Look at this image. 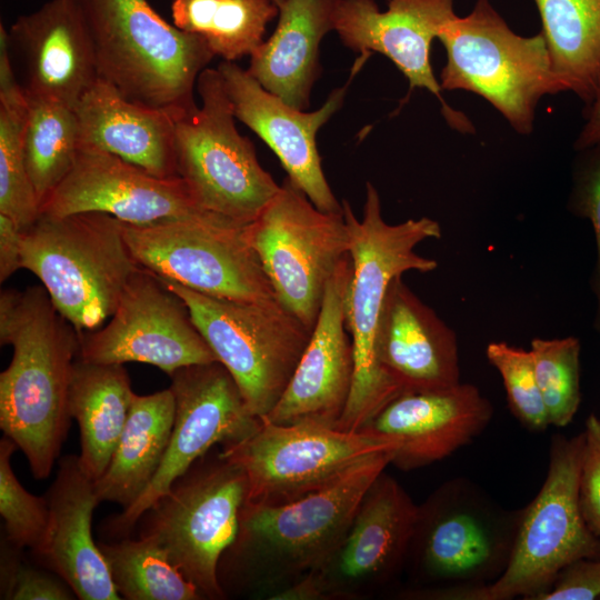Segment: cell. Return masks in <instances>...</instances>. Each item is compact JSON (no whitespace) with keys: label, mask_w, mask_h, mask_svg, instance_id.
Returning a JSON list of instances; mask_svg holds the SVG:
<instances>
[{"label":"cell","mask_w":600,"mask_h":600,"mask_svg":"<svg viewBox=\"0 0 600 600\" xmlns=\"http://www.w3.org/2000/svg\"><path fill=\"white\" fill-rule=\"evenodd\" d=\"M217 69L236 119L273 151L288 179L321 211L342 212L321 167L317 133L341 108L348 84L334 89L319 109L306 112L266 90L236 62L222 60Z\"/></svg>","instance_id":"cell-20"},{"label":"cell","mask_w":600,"mask_h":600,"mask_svg":"<svg viewBox=\"0 0 600 600\" xmlns=\"http://www.w3.org/2000/svg\"><path fill=\"white\" fill-rule=\"evenodd\" d=\"M350 254L331 276L308 344L281 398L264 416L277 424L312 422L337 428L350 396L354 357L346 326Z\"/></svg>","instance_id":"cell-21"},{"label":"cell","mask_w":600,"mask_h":600,"mask_svg":"<svg viewBox=\"0 0 600 600\" xmlns=\"http://www.w3.org/2000/svg\"><path fill=\"white\" fill-rule=\"evenodd\" d=\"M418 506L384 471L364 493L332 554L272 600H361L392 583L406 568Z\"/></svg>","instance_id":"cell-15"},{"label":"cell","mask_w":600,"mask_h":600,"mask_svg":"<svg viewBox=\"0 0 600 600\" xmlns=\"http://www.w3.org/2000/svg\"><path fill=\"white\" fill-rule=\"evenodd\" d=\"M454 16L453 0H388L386 11L373 0H336L332 19L346 47L363 57L386 56L408 79V96L414 88L427 89L439 100L450 128L473 133L469 118L443 99L430 62L431 42Z\"/></svg>","instance_id":"cell-19"},{"label":"cell","mask_w":600,"mask_h":600,"mask_svg":"<svg viewBox=\"0 0 600 600\" xmlns=\"http://www.w3.org/2000/svg\"><path fill=\"white\" fill-rule=\"evenodd\" d=\"M580 340L534 338L530 351L537 382L543 399L549 424L567 427L581 402Z\"/></svg>","instance_id":"cell-35"},{"label":"cell","mask_w":600,"mask_h":600,"mask_svg":"<svg viewBox=\"0 0 600 600\" xmlns=\"http://www.w3.org/2000/svg\"><path fill=\"white\" fill-rule=\"evenodd\" d=\"M23 129L27 168L40 208L69 173L80 149L74 109L54 99L28 98Z\"/></svg>","instance_id":"cell-33"},{"label":"cell","mask_w":600,"mask_h":600,"mask_svg":"<svg viewBox=\"0 0 600 600\" xmlns=\"http://www.w3.org/2000/svg\"><path fill=\"white\" fill-rule=\"evenodd\" d=\"M378 366L403 392L460 383L454 331L403 282L388 287L374 341Z\"/></svg>","instance_id":"cell-24"},{"label":"cell","mask_w":600,"mask_h":600,"mask_svg":"<svg viewBox=\"0 0 600 600\" xmlns=\"http://www.w3.org/2000/svg\"><path fill=\"white\" fill-rule=\"evenodd\" d=\"M73 109L80 147L108 152L161 178L178 177L172 116L126 99L101 78Z\"/></svg>","instance_id":"cell-26"},{"label":"cell","mask_w":600,"mask_h":600,"mask_svg":"<svg viewBox=\"0 0 600 600\" xmlns=\"http://www.w3.org/2000/svg\"><path fill=\"white\" fill-rule=\"evenodd\" d=\"M133 396L123 364L74 361L68 406L80 428V464L94 481L110 463Z\"/></svg>","instance_id":"cell-29"},{"label":"cell","mask_w":600,"mask_h":600,"mask_svg":"<svg viewBox=\"0 0 600 600\" xmlns=\"http://www.w3.org/2000/svg\"><path fill=\"white\" fill-rule=\"evenodd\" d=\"M16 77L28 98L74 107L99 78L78 0H50L7 30Z\"/></svg>","instance_id":"cell-22"},{"label":"cell","mask_w":600,"mask_h":600,"mask_svg":"<svg viewBox=\"0 0 600 600\" xmlns=\"http://www.w3.org/2000/svg\"><path fill=\"white\" fill-rule=\"evenodd\" d=\"M581 151L584 153L574 168L569 209L589 219L594 231L597 260L591 288L597 300L593 328L600 334V143Z\"/></svg>","instance_id":"cell-38"},{"label":"cell","mask_w":600,"mask_h":600,"mask_svg":"<svg viewBox=\"0 0 600 600\" xmlns=\"http://www.w3.org/2000/svg\"><path fill=\"white\" fill-rule=\"evenodd\" d=\"M438 39L447 52L441 90L482 97L521 134L532 132L539 100L564 91L552 72L542 33H514L488 0H478L466 17L451 18Z\"/></svg>","instance_id":"cell-7"},{"label":"cell","mask_w":600,"mask_h":600,"mask_svg":"<svg viewBox=\"0 0 600 600\" xmlns=\"http://www.w3.org/2000/svg\"><path fill=\"white\" fill-rule=\"evenodd\" d=\"M271 0H173V24L203 39L223 61L250 56L263 41L268 23L278 16Z\"/></svg>","instance_id":"cell-31"},{"label":"cell","mask_w":600,"mask_h":600,"mask_svg":"<svg viewBox=\"0 0 600 600\" xmlns=\"http://www.w3.org/2000/svg\"><path fill=\"white\" fill-rule=\"evenodd\" d=\"M49 529L37 556L63 579L80 600H119L106 559L93 540V511L101 502L96 481L80 464L79 456L59 461L48 491Z\"/></svg>","instance_id":"cell-25"},{"label":"cell","mask_w":600,"mask_h":600,"mask_svg":"<svg viewBox=\"0 0 600 600\" xmlns=\"http://www.w3.org/2000/svg\"><path fill=\"white\" fill-rule=\"evenodd\" d=\"M158 278L186 302L198 330L234 379L249 410L259 418L267 416L292 378L312 330L277 299L227 300Z\"/></svg>","instance_id":"cell-9"},{"label":"cell","mask_w":600,"mask_h":600,"mask_svg":"<svg viewBox=\"0 0 600 600\" xmlns=\"http://www.w3.org/2000/svg\"><path fill=\"white\" fill-rule=\"evenodd\" d=\"M521 509L506 510L474 482L450 479L421 504L406 568L413 588L478 587L507 569Z\"/></svg>","instance_id":"cell-6"},{"label":"cell","mask_w":600,"mask_h":600,"mask_svg":"<svg viewBox=\"0 0 600 600\" xmlns=\"http://www.w3.org/2000/svg\"><path fill=\"white\" fill-rule=\"evenodd\" d=\"M486 356L502 378L513 416L529 430H546L550 424L531 351L498 341L487 346Z\"/></svg>","instance_id":"cell-37"},{"label":"cell","mask_w":600,"mask_h":600,"mask_svg":"<svg viewBox=\"0 0 600 600\" xmlns=\"http://www.w3.org/2000/svg\"><path fill=\"white\" fill-rule=\"evenodd\" d=\"M98 77L126 99L172 116L197 103L199 74L214 54L203 39L161 18L147 0H78Z\"/></svg>","instance_id":"cell-4"},{"label":"cell","mask_w":600,"mask_h":600,"mask_svg":"<svg viewBox=\"0 0 600 600\" xmlns=\"http://www.w3.org/2000/svg\"><path fill=\"white\" fill-rule=\"evenodd\" d=\"M110 321L80 334L78 358L96 363L141 362L169 376L218 361L186 302L140 267L127 282Z\"/></svg>","instance_id":"cell-17"},{"label":"cell","mask_w":600,"mask_h":600,"mask_svg":"<svg viewBox=\"0 0 600 600\" xmlns=\"http://www.w3.org/2000/svg\"><path fill=\"white\" fill-rule=\"evenodd\" d=\"M140 267L124 240L122 221L108 213L40 214L23 230L21 268L41 281L56 309L80 334L98 330L112 316Z\"/></svg>","instance_id":"cell-5"},{"label":"cell","mask_w":600,"mask_h":600,"mask_svg":"<svg viewBox=\"0 0 600 600\" xmlns=\"http://www.w3.org/2000/svg\"><path fill=\"white\" fill-rule=\"evenodd\" d=\"M583 446V432L551 438L544 482L521 509L507 569L483 587L481 600H539L568 564L600 558V538L588 528L579 502Z\"/></svg>","instance_id":"cell-10"},{"label":"cell","mask_w":600,"mask_h":600,"mask_svg":"<svg viewBox=\"0 0 600 600\" xmlns=\"http://www.w3.org/2000/svg\"><path fill=\"white\" fill-rule=\"evenodd\" d=\"M17 444L7 436L0 440V513L4 521L6 541L18 549L29 548L38 556L49 529L47 498L27 491L11 467Z\"/></svg>","instance_id":"cell-36"},{"label":"cell","mask_w":600,"mask_h":600,"mask_svg":"<svg viewBox=\"0 0 600 600\" xmlns=\"http://www.w3.org/2000/svg\"><path fill=\"white\" fill-rule=\"evenodd\" d=\"M600 599V558H582L568 564L539 600Z\"/></svg>","instance_id":"cell-41"},{"label":"cell","mask_w":600,"mask_h":600,"mask_svg":"<svg viewBox=\"0 0 600 600\" xmlns=\"http://www.w3.org/2000/svg\"><path fill=\"white\" fill-rule=\"evenodd\" d=\"M23 230L8 216L0 213V282L21 268Z\"/></svg>","instance_id":"cell-42"},{"label":"cell","mask_w":600,"mask_h":600,"mask_svg":"<svg viewBox=\"0 0 600 600\" xmlns=\"http://www.w3.org/2000/svg\"><path fill=\"white\" fill-rule=\"evenodd\" d=\"M246 228L221 217L146 226L122 222L132 257L158 277L227 300L276 299Z\"/></svg>","instance_id":"cell-14"},{"label":"cell","mask_w":600,"mask_h":600,"mask_svg":"<svg viewBox=\"0 0 600 600\" xmlns=\"http://www.w3.org/2000/svg\"><path fill=\"white\" fill-rule=\"evenodd\" d=\"M196 90L201 106L174 119V163L198 204L239 226L253 222L279 192L258 161L236 117L217 68L207 67Z\"/></svg>","instance_id":"cell-8"},{"label":"cell","mask_w":600,"mask_h":600,"mask_svg":"<svg viewBox=\"0 0 600 600\" xmlns=\"http://www.w3.org/2000/svg\"><path fill=\"white\" fill-rule=\"evenodd\" d=\"M491 402L470 383L442 390L403 392L361 431L400 440L391 464L411 471L469 444L489 424Z\"/></svg>","instance_id":"cell-23"},{"label":"cell","mask_w":600,"mask_h":600,"mask_svg":"<svg viewBox=\"0 0 600 600\" xmlns=\"http://www.w3.org/2000/svg\"><path fill=\"white\" fill-rule=\"evenodd\" d=\"M27 97L16 77L8 46L0 43V213L22 230L40 217V202L23 150Z\"/></svg>","instance_id":"cell-32"},{"label":"cell","mask_w":600,"mask_h":600,"mask_svg":"<svg viewBox=\"0 0 600 600\" xmlns=\"http://www.w3.org/2000/svg\"><path fill=\"white\" fill-rule=\"evenodd\" d=\"M247 439L219 453L243 471V506H279L332 482L368 454L398 450L397 438L368 431H344L312 422L277 424L262 419Z\"/></svg>","instance_id":"cell-13"},{"label":"cell","mask_w":600,"mask_h":600,"mask_svg":"<svg viewBox=\"0 0 600 600\" xmlns=\"http://www.w3.org/2000/svg\"><path fill=\"white\" fill-rule=\"evenodd\" d=\"M363 218L350 203L342 212L350 237L352 273L346 294V326L351 337L354 374L349 399L337 428L361 431L402 389L378 366L374 341L384 297L391 280L409 270L429 272L437 261L421 257L414 248L427 239L441 237L440 224L430 218L387 223L381 201L372 183L366 186Z\"/></svg>","instance_id":"cell-3"},{"label":"cell","mask_w":600,"mask_h":600,"mask_svg":"<svg viewBox=\"0 0 600 600\" xmlns=\"http://www.w3.org/2000/svg\"><path fill=\"white\" fill-rule=\"evenodd\" d=\"M278 8L283 4L287 0H271Z\"/></svg>","instance_id":"cell-44"},{"label":"cell","mask_w":600,"mask_h":600,"mask_svg":"<svg viewBox=\"0 0 600 600\" xmlns=\"http://www.w3.org/2000/svg\"><path fill=\"white\" fill-rule=\"evenodd\" d=\"M0 343L11 346L0 373V428L28 459L36 479L49 477L70 427L69 387L80 333L41 286L0 293Z\"/></svg>","instance_id":"cell-1"},{"label":"cell","mask_w":600,"mask_h":600,"mask_svg":"<svg viewBox=\"0 0 600 600\" xmlns=\"http://www.w3.org/2000/svg\"><path fill=\"white\" fill-rule=\"evenodd\" d=\"M586 124L574 143V148L580 151L600 143V94L586 107Z\"/></svg>","instance_id":"cell-43"},{"label":"cell","mask_w":600,"mask_h":600,"mask_svg":"<svg viewBox=\"0 0 600 600\" xmlns=\"http://www.w3.org/2000/svg\"><path fill=\"white\" fill-rule=\"evenodd\" d=\"M246 230L276 299L312 330L327 284L350 254L343 212L321 211L287 178Z\"/></svg>","instance_id":"cell-12"},{"label":"cell","mask_w":600,"mask_h":600,"mask_svg":"<svg viewBox=\"0 0 600 600\" xmlns=\"http://www.w3.org/2000/svg\"><path fill=\"white\" fill-rule=\"evenodd\" d=\"M176 417L162 463L146 491L107 523L116 539L129 537L142 516L214 444L229 446L253 434L261 418L248 408L219 361L180 368L170 374Z\"/></svg>","instance_id":"cell-16"},{"label":"cell","mask_w":600,"mask_h":600,"mask_svg":"<svg viewBox=\"0 0 600 600\" xmlns=\"http://www.w3.org/2000/svg\"><path fill=\"white\" fill-rule=\"evenodd\" d=\"M394 452L368 454L328 486L291 502L243 506L238 537L226 552L230 571L271 599L319 568L344 538L364 493Z\"/></svg>","instance_id":"cell-2"},{"label":"cell","mask_w":600,"mask_h":600,"mask_svg":"<svg viewBox=\"0 0 600 600\" xmlns=\"http://www.w3.org/2000/svg\"><path fill=\"white\" fill-rule=\"evenodd\" d=\"M80 212H103L136 226L219 217L198 204L180 177L161 178L89 147H80L73 167L40 208L50 217Z\"/></svg>","instance_id":"cell-18"},{"label":"cell","mask_w":600,"mask_h":600,"mask_svg":"<svg viewBox=\"0 0 600 600\" xmlns=\"http://www.w3.org/2000/svg\"><path fill=\"white\" fill-rule=\"evenodd\" d=\"M14 551L16 548L7 542L1 552V599L71 600L77 598L63 579L26 564Z\"/></svg>","instance_id":"cell-39"},{"label":"cell","mask_w":600,"mask_h":600,"mask_svg":"<svg viewBox=\"0 0 600 600\" xmlns=\"http://www.w3.org/2000/svg\"><path fill=\"white\" fill-rule=\"evenodd\" d=\"M113 584L127 600H200L199 590L153 540L141 537L98 542Z\"/></svg>","instance_id":"cell-34"},{"label":"cell","mask_w":600,"mask_h":600,"mask_svg":"<svg viewBox=\"0 0 600 600\" xmlns=\"http://www.w3.org/2000/svg\"><path fill=\"white\" fill-rule=\"evenodd\" d=\"M583 434L579 502L588 528L600 538V418L597 414H589Z\"/></svg>","instance_id":"cell-40"},{"label":"cell","mask_w":600,"mask_h":600,"mask_svg":"<svg viewBox=\"0 0 600 600\" xmlns=\"http://www.w3.org/2000/svg\"><path fill=\"white\" fill-rule=\"evenodd\" d=\"M176 417L170 388L132 398L126 424L103 476L100 501L130 507L149 487L164 458Z\"/></svg>","instance_id":"cell-28"},{"label":"cell","mask_w":600,"mask_h":600,"mask_svg":"<svg viewBox=\"0 0 600 600\" xmlns=\"http://www.w3.org/2000/svg\"><path fill=\"white\" fill-rule=\"evenodd\" d=\"M552 72L590 106L600 94V0H534Z\"/></svg>","instance_id":"cell-30"},{"label":"cell","mask_w":600,"mask_h":600,"mask_svg":"<svg viewBox=\"0 0 600 600\" xmlns=\"http://www.w3.org/2000/svg\"><path fill=\"white\" fill-rule=\"evenodd\" d=\"M246 497L243 471L219 454L172 484L142 516L140 536L157 542L203 599H223L219 567L238 537Z\"/></svg>","instance_id":"cell-11"},{"label":"cell","mask_w":600,"mask_h":600,"mask_svg":"<svg viewBox=\"0 0 600 600\" xmlns=\"http://www.w3.org/2000/svg\"><path fill=\"white\" fill-rule=\"evenodd\" d=\"M336 0H287L271 37L250 54L248 72L299 110L309 106L319 69V46L333 30Z\"/></svg>","instance_id":"cell-27"}]
</instances>
